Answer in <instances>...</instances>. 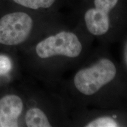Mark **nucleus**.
Instances as JSON below:
<instances>
[{"instance_id": "20e7f679", "label": "nucleus", "mask_w": 127, "mask_h": 127, "mask_svg": "<svg viewBox=\"0 0 127 127\" xmlns=\"http://www.w3.org/2000/svg\"><path fill=\"white\" fill-rule=\"evenodd\" d=\"M118 0H94L95 8L85 12V21L87 29L95 35H101L108 31L109 18L108 14L114 8Z\"/></svg>"}, {"instance_id": "423d86ee", "label": "nucleus", "mask_w": 127, "mask_h": 127, "mask_svg": "<svg viewBox=\"0 0 127 127\" xmlns=\"http://www.w3.org/2000/svg\"><path fill=\"white\" fill-rule=\"evenodd\" d=\"M25 123L28 127H50L47 116L40 109L34 108L28 110L25 115Z\"/></svg>"}, {"instance_id": "0eeeda50", "label": "nucleus", "mask_w": 127, "mask_h": 127, "mask_svg": "<svg viewBox=\"0 0 127 127\" xmlns=\"http://www.w3.org/2000/svg\"><path fill=\"white\" fill-rule=\"evenodd\" d=\"M17 4L33 9L40 8H47L50 7L55 2V0H13Z\"/></svg>"}, {"instance_id": "7ed1b4c3", "label": "nucleus", "mask_w": 127, "mask_h": 127, "mask_svg": "<svg viewBox=\"0 0 127 127\" xmlns=\"http://www.w3.org/2000/svg\"><path fill=\"white\" fill-rule=\"evenodd\" d=\"M33 21L27 14L15 12L8 14L0 19V44L16 45L27 38Z\"/></svg>"}, {"instance_id": "39448f33", "label": "nucleus", "mask_w": 127, "mask_h": 127, "mask_svg": "<svg viewBox=\"0 0 127 127\" xmlns=\"http://www.w3.org/2000/svg\"><path fill=\"white\" fill-rule=\"evenodd\" d=\"M23 109V101L17 95H6L0 99V127H18Z\"/></svg>"}, {"instance_id": "f03ea898", "label": "nucleus", "mask_w": 127, "mask_h": 127, "mask_svg": "<svg viewBox=\"0 0 127 127\" xmlns=\"http://www.w3.org/2000/svg\"><path fill=\"white\" fill-rule=\"evenodd\" d=\"M82 45L75 34L62 31L50 36L37 44L36 54L41 58H47L57 55L75 58L80 54Z\"/></svg>"}, {"instance_id": "6e6552de", "label": "nucleus", "mask_w": 127, "mask_h": 127, "mask_svg": "<svg viewBox=\"0 0 127 127\" xmlns=\"http://www.w3.org/2000/svg\"><path fill=\"white\" fill-rule=\"evenodd\" d=\"M87 127H116L118 125L111 117H100L88 124Z\"/></svg>"}, {"instance_id": "1a4fd4ad", "label": "nucleus", "mask_w": 127, "mask_h": 127, "mask_svg": "<svg viewBox=\"0 0 127 127\" xmlns=\"http://www.w3.org/2000/svg\"><path fill=\"white\" fill-rule=\"evenodd\" d=\"M11 61L7 56L0 55V75L7 74L11 69Z\"/></svg>"}, {"instance_id": "f257e3e1", "label": "nucleus", "mask_w": 127, "mask_h": 127, "mask_svg": "<svg viewBox=\"0 0 127 127\" xmlns=\"http://www.w3.org/2000/svg\"><path fill=\"white\" fill-rule=\"evenodd\" d=\"M114 64L107 58H103L91 67L79 71L74 77V84L79 92L91 95L99 91L115 77Z\"/></svg>"}]
</instances>
